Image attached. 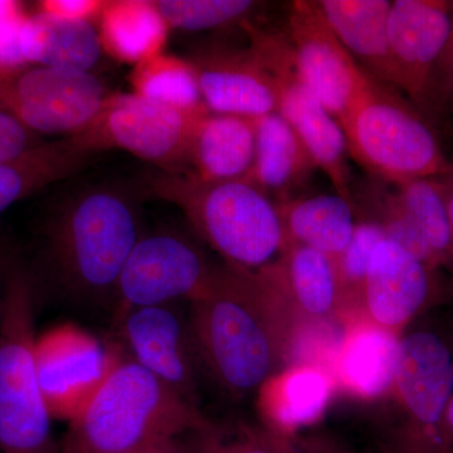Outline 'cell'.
<instances>
[{"mask_svg":"<svg viewBox=\"0 0 453 453\" xmlns=\"http://www.w3.org/2000/svg\"><path fill=\"white\" fill-rule=\"evenodd\" d=\"M189 320L202 365L226 392L243 396L285 366L303 319L261 271L226 265L190 303Z\"/></svg>","mask_w":453,"mask_h":453,"instance_id":"obj_1","label":"cell"},{"mask_svg":"<svg viewBox=\"0 0 453 453\" xmlns=\"http://www.w3.org/2000/svg\"><path fill=\"white\" fill-rule=\"evenodd\" d=\"M144 234L138 203L124 188L89 186L56 208L46 229V261L58 290L82 305L115 303L122 268Z\"/></svg>","mask_w":453,"mask_h":453,"instance_id":"obj_2","label":"cell"},{"mask_svg":"<svg viewBox=\"0 0 453 453\" xmlns=\"http://www.w3.org/2000/svg\"><path fill=\"white\" fill-rule=\"evenodd\" d=\"M210 423L198 407L124 354L59 446L61 453H142Z\"/></svg>","mask_w":453,"mask_h":453,"instance_id":"obj_3","label":"cell"},{"mask_svg":"<svg viewBox=\"0 0 453 453\" xmlns=\"http://www.w3.org/2000/svg\"><path fill=\"white\" fill-rule=\"evenodd\" d=\"M145 195L174 204L226 265L247 271L270 266L285 247L276 203L247 179L208 181L193 173L159 172Z\"/></svg>","mask_w":453,"mask_h":453,"instance_id":"obj_4","label":"cell"},{"mask_svg":"<svg viewBox=\"0 0 453 453\" xmlns=\"http://www.w3.org/2000/svg\"><path fill=\"white\" fill-rule=\"evenodd\" d=\"M35 279L11 264L0 318V453H61L35 366Z\"/></svg>","mask_w":453,"mask_h":453,"instance_id":"obj_5","label":"cell"},{"mask_svg":"<svg viewBox=\"0 0 453 453\" xmlns=\"http://www.w3.org/2000/svg\"><path fill=\"white\" fill-rule=\"evenodd\" d=\"M349 155L372 177L398 186L438 178L449 166L423 113L398 89L375 81L342 122Z\"/></svg>","mask_w":453,"mask_h":453,"instance_id":"obj_6","label":"cell"},{"mask_svg":"<svg viewBox=\"0 0 453 453\" xmlns=\"http://www.w3.org/2000/svg\"><path fill=\"white\" fill-rule=\"evenodd\" d=\"M242 26L250 38V49L273 77L276 112L297 134L316 168L323 170L335 192L353 202L344 131L301 79L288 35L259 28L249 19Z\"/></svg>","mask_w":453,"mask_h":453,"instance_id":"obj_7","label":"cell"},{"mask_svg":"<svg viewBox=\"0 0 453 453\" xmlns=\"http://www.w3.org/2000/svg\"><path fill=\"white\" fill-rule=\"evenodd\" d=\"M208 111H183L135 94H112L94 120L68 139L83 153L120 149L163 172L178 173L187 162L196 122Z\"/></svg>","mask_w":453,"mask_h":453,"instance_id":"obj_8","label":"cell"},{"mask_svg":"<svg viewBox=\"0 0 453 453\" xmlns=\"http://www.w3.org/2000/svg\"><path fill=\"white\" fill-rule=\"evenodd\" d=\"M216 267L193 241L175 231L144 232L125 262L115 294V319L133 309L192 303Z\"/></svg>","mask_w":453,"mask_h":453,"instance_id":"obj_9","label":"cell"},{"mask_svg":"<svg viewBox=\"0 0 453 453\" xmlns=\"http://www.w3.org/2000/svg\"><path fill=\"white\" fill-rule=\"evenodd\" d=\"M109 96L89 73L29 65L0 81V106L35 134L73 136L85 129Z\"/></svg>","mask_w":453,"mask_h":453,"instance_id":"obj_10","label":"cell"},{"mask_svg":"<svg viewBox=\"0 0 453 453\" xmlns=\"http://www.w3.org/2000/svg\"><path fill=\"white\" fill-rule=\"evenodd\" d=\"M286 35L301 79L342 127L377 80L342 46L316 2L291 3Z\"/></svg>","mask_w":453,"mask_h":453,"instance_id":"obj_11","label":"cell"},{"mask_svg":"<svg viewBox=\"0 0 453 453\" xmlns=\"http://www.w3.org/2000/svg\"><path fill=\"white\" fill-rule=\"evenodd\" d=\"M392 392L413 423L402 440L427 452L449 453L442 422L453 398V357L440 336L414 332L399 338Z\"/></svg>","mask_w":453,"mask_h":453,"instance_id":"obj_12","label":"cell"},{"mask_svg":"<svg viewBox=\"0 0 453 453\" xmlns=\"http://www.w3.org/2000/svg\"><path fill=\"white\" fill-rule=\"evenodd\" d=\"M124 353L73 324L47 330L35 340L42 393L53 419L71 422L88 403Z\"/></svg>","mask_w":453,"mask_h":453,"instance_id":"obj_13","label":"cell"},{"mask_svg":"<svg viewBox=\"0 0 453 453\" xmlns=\"http://www.w3.org/2000/svg\"><path fill=\"white\" fill-rule=\"evenodd\" d=\"M131 359L199 408L198 368L202 365L189 312L179 303L133 309L115 319Z\"/></svg>","mask_w":453,"mask_h":453,"instance_id":"obj_14","label":"cell"},{"mask_svg":"<svg viewBox=\"0 0 453 453\" xmlns=\"http://www.w3.org/2000/svg\"><path fill=\"white\" fill-rule=\"evenodd\" d=\"M453 3L395 0L389 14V49L395 88L421 111L426 89L452 22Z\"/></svg>","mask_w":453,"mask_h":453,"instance_id":"obj_15","label":"cell"},{"mask_svg":"<svg viewBox=\"0 0 453 453\" xmlns=\"http://www.w3.org/2000/svg\"><path fill=\"white\" fill-rule=\"evenodd\" d=\"M188 59L211 112L257 119L276 111L273 77L250 47L211 44Z\"/></svg>","mask_w":453,"mask_h":453,"instance_id":"obj_16","label":"cell"},{"mask_svg":"<svg viewBox=\"0 0 453 453\" xmlns=\"http://www.w3.org/2000/svg\"><path fill=\"white\" fill-rule=\"evenodd\" d=\"M432 273V268L399 244L381 241L366 273L362 314L378 326L401 335L428 300Z\"/></svg>","mask_w":453,"mask_h":453,"instance_id":"obj_17","label":"cell"},{"mask_svg":"<svg viewBox=\"0 0 453 453\" xmlns=\"http://www.w3.org/2000/svg\"><path fill=\"white\" fill-rule=\"evenodd\" d=\"M344 320V335L330 369L336 389L357 399H377L392 392L402 335L378 326L365 315Z\"/></svg>","mask_w":453,"mask_h":453,"instance_id":"obj_18","label":"cell"},{"mask_svg":"<svg viewBox=\"0 0 453 453\" xmlns=\"http://www.w3.org/2000/svg\"><path fill=\"white\" fill-rule=\"evenodd\" d=\"M335 390L333 375L321 366H285L258 390L264 428L279 436H296L323 418Z\"/></svg>","mask_w":453,"mask_h":453,"instance_id":"obj_19","label":"cell"},{"mask_svg":"<svg viewBox=\"0 0 453 453\" xmlns=\"http://www.w3.org/2000/svg\"><path fill=\"white\" fill-rule=\"evenodd\" d=\"M327 25L369 76L395 88L389 0H319Z\"/></svg>","mask_w":453,"mask_h":453,"instance_id":"obj_20","label":"cell"},{"mask_svg":"<svg viewBox=\"0 0 453 453\" xmlns=\"http://www.w3.org/2000/svg\"><path fill=\"white\" fill-rule=\"evenodd\" d=\"M258 271L275 283L300 319L318 320L339 315L338 275L330 256L303 244L285 243L280 257Z\"/></svg>","mask_w":453,"mask_h":453,"instance_id":"obj_21","label":"cell"},{"mask_svg":"<svg viewBox=\"0 0 453 453\" xmlns=\"http://www.w3.org/2000/svg\"><path fill=\"white\" fill-rule=\"evenodd\" d=\"M255 149V119L208 111L196 122L187 162L203 180H235L249 175Z\"/></svg>","mask_w":453,"mask_h":453,"instance_id":"obj_22","label":"cell"},{"mask_svg":"<svg viewBox=\"0 0 453 453\" xmlns=\"http://www.w3.org/2000/svg\"><path fill=\"white\" fill-rule=\"evenodd\" d=\"M255 159L247 180L275 203L288 201L305 186L316 168L308 149L279 113L255 119Z\"/></svg>","mask_w":453,"mask_h":453,"instance_id":"obj_23","label":"cell"},{"mask_svg":"<svg viewBox=\"0 0 453 453\" xmlns=\"http://www.w3.org/2000/svg\"><path fill=\"white\" fill-rule=\"evenodd\" d=\"M19 47L29 65L89 73L103 52L98 31L89 20L65 19L38 13L20 27Z\"/></svg>","mask_w":453,"mask_h":453,"instance_id":"obj_24","label":"cell"},{"mask_svg":"<svg viewBox=\"0 0 453 453\" xmlns=\"http://www.w3.org/2000/svg\"><path fill=\"white\" fill-rule=\"evenodd\" d=\"M286 243L303 244L336 258L356 228L353 202L336 195L297 196L276 203Z\"/></svg>","mask_w":453,"mask_h":453,"instance_id":"obj_25","label":"cell"},{"mask_svg":"<svg viewBox=\"0 0 453 453\" xmlns=\"http://www.w3.org/2000/svg\"><path fill=\"white\" fill-rule=\"evenodd\" d=\"M98 25L107 55L134 65L162 55L170 29L157 3L149 0H110L98 16Z\"/></svg>","mask_w":453,"mask_h":453,"instance_id":"obj_26","label":"cell"},{"mask_svg":"<svg viewBox=\"0 0 453 453\" xmlns=\"http://www.w3.org/2000/svg\"><path fill=\"white\" fill-rule=\"evenodd\" d=\"M89 157L65 138L35 145L16 159L0 163V214L43 188L73 177L85 168Z\"/></svg>","mask_w":453,"mask_h":453,"instance_id":"obj_27","label":"cell"},{"mask_svg":"<svg viewBox=\"0 0 453 453\" xmlns=\"http://www.w3.org/2000/svg\"><path fill=\"white\" fill-rule=\"evenodd\" d=\"M130 82L133 94L155 103L183 111L207 109L195 68L188 58L162 53L145 59L134 67Z\"/></svg>","mask_w":453,"mask_h":453,"instance_id":"obj_28","label":"cell"},{"mask_svg":"<svg viewBox=\"0 0 453 453\" xmlns=\"http://www.w3.org/2000/svg\"><path fill=\"white\" fill-rule=\"evenodd\" d=\"M393 195L441 265L445 264L451 256V223L441 179H413L395 186Z\"/></svg>","mask_w":453,"mask_h":453,"instance_id":"obj_29","label":"cell"},{"mask_svg":"<svg viewBox=\"0 0 453 453\" xmlns=\"http://www.w3.org/2000/svg\"><path fill=\"white\" fill-rule=\"evenodd\" d=\"M387 240L383 226L371 219L357 220L353 235L335 261L342 319L362 314V295L366 273L375 247Z\"/></svg>","mask_w":453,"mask_h":453,"instance_id":"obj_30","label":"cell"},{"mask_svg":"<svg viewBox=\"0 0 453 453\" xmlns=\"http://www.w3.org/2000/svg\"><path fill=\"white\" fill-rule=\"evenodd\" d=\"M169 28L181 31H207L243 23L259 3L251 0H157Z\"/></svg>","mask_w":453,"mask_h":453,"instance_id":"obj_31","label":"cell"},{"mask_svg":"<svg viewBox=\"0 0 453 453\" xmlns=\"http://www.w3.org/2000/svg\"><path fill=\"white\" fill-rule=\"evenodd\" d=\"M372 196L377 198L372 203L375 208V217L371 219L378 220L383 226L387 240L399 244L402 249L410 252L432 270L440 266L441 262L429 249L412 220L408 219L407 214L399 207L393 192H378L377 195Z\"/></svg>","mask_w":453,"mask_h":453,"instance_id":"obj_32","label":"cell"},{"mask_svg":"<svg viewBox=\"0 0 453 453\" xmlns=\"http://www.w3.org/2000/svg\"><path fill=\"white\" fill-rule=\"evenodd\" d=\"M190 437L198 453H275L270 434L264 427H222L211 422Z\"/></svg>","mask_w":453,"mask_h":453,"instance_id":"obj_33","label":"cell"},{"mask_svg":"<svg viewBox=\"0 0 453 453\" xmlns=\"http://www.w3.org/2000/svg\"><path fill=\"white\" fill-rule=\"evenodd\" d=\"M449 110H453V9L449 37L429 77L421 112L441 113Z\"/></svg>","mask_w":453,"mask_h":453,"instance_id":"obj_34","label":"cell"},{"mask_svg":"<svg viewBox=\"0 0 453 453\" xmlns=\"http://www.w3.org/2000/svg\"><path fill=\"white\" fill-rule=\"evenodd\" d=\"M37 134L26 127L16 116L0 106V163L9 162L41 144Z\"/></svg>","mask_w":453,"mask_h":453,"instance_id":"obj_35","label":"cell"},{"mask_svg":"<svg viewBox=\"0 0 453 453\" xmlns=\"http://www.w3.org/2000/svg\"><path fill=\"white\" fill-rule=\"evenodd\" d=\"M105 4L103 0H44L38 4V12L65 19L89 20L98 18Z\"/></svg>","mask_w":453,"mask_h":453,"instance_id":"obj_36","label":"cell"},{"mask_svg":"<svg viewBox=\"0 0 453 453\" xmlns=\"http://www.w3.org/2000/svg\"><path fill=\"white\" fill-rule=\"evenodd\" d=\"M190 434L163 441L142 453H198Z\"/></svg>","mask_w":453,"mask_h":453,"instance_id":"obj_37","label":"cell"},{"mask_svg":"<svg viewBox=\"0 0 453 453\" xmlns=\"http://www.w3.org/2000/svg\"><path fill=\"white\" fill-rule=\"evenodd\" d=\"M268 432V431H267ZM270 434L271 441H273V449L275 453H325L320 446L312 449V447H301L297 445L295 437H283L279 434Z\"/></svg>","mask_w":453,"mask_h":453,"instance_id":"obj_38","label":"cell"},{"mask_svg":"<svg viewBox=\"0 0 453 453\" xmlns=\"http://www.w3.org/2000/svg\"><path fill=\"white\" fill-rule=\"evenodd\" d=\"M443 440L449 453H453V398L447 407L442 422Z\"/></svg>","mask_w":453,"mask_h":453,"instance_id":"obj_39","label":"cell"},{"mask_svg":"<svg viewBox=\"0 0 453 453\" xmlns=\"http://www.w3.org/2000/svg\"><path fill=\"white\" fill-rule=\"evenodd\" d=\"M9 266L11 264L0 251V318H2L3 305H4L5 281H7Z\"/></svg>","mask_w":453,"mask_h":453,"instance_id":"obj_40","label":"cell"},{"mask_svg":"<svg viewBox=\"0 0 453 453\" xmlns=\"http://www.w3.org/2000/svg\"><path fill=\"white\" fill-rule=\"evenodd\" d=\"M443 186H445L447 207H449V223H451V256H449V258L453 259V189L446 186L445 183H443Z\"/></svg>","mask_w":453,"mask_h":453,"instance_id":"obj_41","label":"cell"},{"mask_svg":"<svg viewBox=\"0 0 453 453\" xmlns=\"http://www.w3.org/2000/svg\"><path fill=\"white\" fill-rule=\"evenodd\" d=\"M387 453H428L425 451H421V449H416V447H412L404 443L403 441H399L396 445L390 447V449H387Z\"/></svg>","mask_w":453,"mask_h":453,"instance_id":"obj_42","label":"cell"},{"mask_svg":"<svg viewBox=\"0 0 453 453\" xmlns=\"http://www.w3.org/2000/svg\"><path fill=\"white\" fill-rule=\"evenodd\" d=\"M438 178H440L441 180L446 184V186H449L453 189V164H449V166L447 168L446 172Z\"/></svg>","mask_w":453,"mask_h":453,"instance_id":"obj_43","label":"cell"},{"mask_svg":"<svg viewBox=\"0 0 453 453\" xmlns=\"http://www.w3.org/2000/svg\"><path fill=\"white\" fill-rule=\"evenodd\" d=\"M321 449H324L325 453H349V452L342 451V449H334V447H332V446L321 445Z\"/></svg>","mask_w":453,"mask_h":453,"instance_id":"obj_44","label":"cell"}]
</instances>
